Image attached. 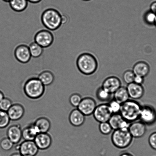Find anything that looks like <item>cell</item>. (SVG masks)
<instances>
[{
  "instance_id": "obj_19",
  "label": "cell",
  "mask_w": 156,
  "mask_h": 156,
  "mask_svg": "<svg viewBox=\"0 0 156 156\" xmlns=\"http://www.w3.org/2000/svg\"><path fill=\"white\" fill-rule=\"evenodd\" d=\"M40 132L33 122L22 128V139L24 140H34Z\"/></svg>"
},
{
  "instance_id": "obj_31",
  "label": "cell",
  "mask_w": 156,
  "mask_h": 156,
  "mask_svg": "<svg viewBox=\"0 0 156 156\" xmlns=\"http://www.w3.org/2000/svg\"><path fill=\"white\" fill-rule=\"evenodd\" d=\"M144 20L146 23L149 25H154L156 20V14L150 10L145 13Z\"/></svg>"
},
{
  "instance_id": "obj_17",
  "label": "cell",
  "mask_w": 156,
  "mask_h": 156,
  "mask_svg": "<svg viewBox=\"0 0 156 156\" xmlns=\"http://www.w3.org/2000/svg\"><path fill=\"white\" fill-rule=\"evenodd\" d=\"M7 113L11 121H16L22 119L25 113L23 105L18 103L13 104Z\"/></svg>"
},
{
  "instance_id": "obj_1",
  "label": "cell",
  "mask_w": 156,
  "mask_h": 156,
  "mask_svg": "<svg viewBox=\"0 0 156 156\" xmlns=\"http://www.w3.org/2000/svg\"><path fill=\"white\" fill-rule=\"evenodd\" d=\"M23 91L24 95L32 100H37L45 94V86L38 77L29 78L23 84Z\"/></svg>"
},
{
  "instance_id": "obj_15",
  "label": "cell",
  "mask_w": 156,
  "mask_h": 156,
  "mask_svg": "<svg viewBox=\"0 0 156 156\" xmlns=\"http://www.w3.org/2000/svg\"><path fill=\"white\" fill-rule=\"evenodd\" d=\"M128 129L133 138H140L146 134V125L140 120H137L130 123Z\"/></svg>"
},
{
  "instance_id": "obj_35",
  "label": "cell",
  "mask_w": 156,
  "mask_h": 156,
  "mask_svg": "<svg viewBox=\"0 0 156 156\" xmlns=\"http://www.w3.org/2000/svg\"><path fill=\"white\" fill-rule=\"evenodd\" d=\"M108 104L113 114L120 113L121 108V104L119 103L114 99L110 101Z\"/></svg>"
},
{
  "instance_id": "obj_6",
  "label": "cell",
  "mask_w": 156,
  "mask_h": 156,
  "mask_svg": "<svg viewBox=\"0 0 156 156\" xmlns=\"http://www.w3.org/2000/svg\"><path fill=\"white\" fill-rule=\"evenodd\" d=\"M54 41V37L50 30L42 29L35 34L34 41L42 48H47L52 45Z\"/></svg>"
},
{
  "instance_id": "obj_8",
  "label": "cell",
  "mask_w": 156,
  "mask_h": 156,
  "mask_svg": "<svg viewBox=\"0 0 156 156\" xmlns=\"http://www.w3.org/2000/svg\"><path fill=\"white\" fill-rule=\"evenodd\" d=\"M16 150L21 156H35L39 149L34 140H24L16 144Z\"/></svg>"
},
{
  "instance_id": "obj_22",
  "label": "cell",
  "mask_w": 156,
  "mask_h": 156,
  "mask_svg": "<svg viewBox=\"0 0 156 156\" xmlns=\"http://www.w3.org/2000/svg\"><path fill=\"white\" fill-rule=\"evenodd\" d=\"M113 98L121 105L129 100L130 98L126 87L122 86L113 94Z\"/></svg>"
},
{
  "instance_id": "obj_34",
  "label": "cell",
  "mask_w": 156,
  "mask_h": 156,
  "mask_svg": "<svg viewBox=\"0 0 156 156\" xmlns=\"http://www.w3.org/2000/svg\"><path fill=\"white\" fill-rule=\"evenodd\" d=\"M135 76V74H134L132 70H127L123 74V79L124 82L127 85L132 83L134 82Z\"/></svg>"
},
{
  "instance_id": "obj_33",
  "label": "cell",
  "mask_w": 156,
  "mask_h": 156,
  "mask_svg": "<svg viewBox=\"0 0 156 156\" xmlns=\"http://www.w3.org/2000/svg\"><path fill=\"white\" fill-rule=\"evenodd\" d=\"M13 104L10 99L5 96L0 101V110L7 112Z\"/></svg>"
},
{
  "instance_id": "obj_26",
  "label": "cell",
  "mask_w": 156,
  "mask_h": 156,
  "mask_svg": "<svg viewBox=\"0 0 156 156\" xmlns=\"http://www.w3.org/2000/svg\"><path fill=\"white\" fill-rule=\"evenodd\" d=\"M28 47L32 57L35 58H39L43 53L44 48L34 41L31 43Z\"/></svg>"
},
{
  "instance_id": "obj_18",
  "label": "cell",
  "mask_w": 156,
  "mask_h": 156,
  "mask_svg": "<svg viewBox=\"0 0 156 156\" xmlns=\"http://www.w3.org/2000/svg\"><path fill=\"white\" fill-rule=\"evenodd\" d=\"M85 116L77 108L72 110L69 115V121L72 126H82L85 123Z\"/></svg>"
},
{
  "instance_id": "obj_32",
  "label": "cell",
  "mask_w": 156,
  "mask_h": 156,
  "mask_svg": "<svg viewBox=\"0 0 156 156\" xmlns=\"http://www.w3.org/2000/svg\"><path fill=\"white\" fill-rule=\"evenodd\" d=\"M99 129L100 132L104 135H109L113 130L112 128L108 122L100 123Z\"/></svg>"
},
{
  "instance_id": "obj_10",
  "label": "cell",
  "mask_w": 156,
  "mask_h": 156,
  "mask_svg": "<svg viewBox=\"0 0 156 156\" xmlns=\"http://www.w3.org/2000/svg\"><path fill=\"white\" fill-rule=\"evenodd\" d=\"M139 120L146 125L153 124L156 120L155 110L149 105L142 106Z\"/></svg>"
},
{
  "instance_id": "obj_21",
  "label": "cell",
  "mask_w": 156,
  "mask_h": 156,
  "mask_svg": "<svg viewBox=\"0 0 156 156\" xmlns=\"http://www.w3.org/2000/svg\"><path fill=\"white\" fill-rule=\"evenodd\" d=\"M33 123L40 133H48L51 127V123L49 119L44 116L38 118Z\"/></svg>"
},
{
  "instance_id": "obj_24",
  "label": "cell",
  "mask_w": 156,
  "mask_h": 156,
  "mask_svg": "<svg viewBox=\"0 0 156 156\" xmlns=\"http://www.w3.org/2000/svg\"><path fill=\"white\" fill-rule=\"evenodd\" d=\"M28 2L27 0H11L9 4L12 10L17 12H21L27 9Z\"/></svg>"
},
{
  "instance_id": "obj_7",
  "label": "cell",
  "mask_w": 156,
  "mask_h": 156,
  "mask_svg": "<svg viewBox=\"0 0 156 156\" xmlns=\"http://www.w3.org/2000/svg\"><path fill=\"white\" fill-rule=\"evenodd\" d=\"M112 114L108 103H104L97 105L93 115L95 120L101 123L108 122Z\"/></svg>"
},
{
  "instance_id": "obj_36",
  "label": "cell",
  "mask_w": 156,
  "mask_h": 156,
  "mask_svg": "<svg viewBox=\"0 0 156 156\" xmlns=\"http://www.w3.org/2000/svg\"><path fill=\"white\" fill-rule=\"evenodd\" d=\"M149 143L151 147L156 151V132L153 133L150 136Z\"/></svg>"
},
{
  "instance_id": "obj_3",
  "label": "cell",
  "mask_w": 156,
  "mask_h": 156,
  "mask_svg": "<svg viewBox=\"0 0 156 156\" xmlns=\"http://www.w3.org/2000/svg\"><path fill=\"white\" fill-rule=\"evenodd\" d=\"M62 14L57 9L49 8L43 12L41 16V22L47 30L54 31L62 25Z\"/></svg>"
},
{
  "instance_id": "obj_42",
  "label": "cell",
  "mask_w": 156,
  "mask_h": 156,
  "mask_svg": "<svg viewBox=\"0 0 156 156\" xmlns=\"http://www.w3.org/2000/svg\"><path fill=\"white\" fill-rule=\"evenodd\" d=\"M10 156H21L19 153H15L12 154Z\"/></svg>"
},
{
  "instance_id": "obj_27",
  "label": "cell",
  "mask_w": 156,
  "mask_h": 156,
  "mask_svg": "<svg viewBox=\"0 0 156 156\" xmlns=\"http://www.w3.org/2000/svg\"><path fill=\"white\" fill-rule=\"evenodd\" d=\"M112 95L103 89L101 87L98 88L96 91V97L98 100L101 102H105L111 101Z\"/></svg>"
},
{
  "instance_id": "obj_9",
  "label": "cell",
  "mask_w": 156,
  "mask_h": 156,
  "mask_svg": "<svg viewBox=\"0 0 156 156\" xmlns=\"http://www.w3.org/2000/svg\"><path fill=\"white\" fill-rule=\"evenodd\" d=\"M14 55L18 62L23 64L28 63L31 58L28 45L25 44H20L15 49Z\"/></svg>"
},
{
  "instance_id": "obj_45",
  "label": "cell",
  "mask_w": 156,
  "mask_h": 156,
  "mask_svg": "<svg viewBox=\"0 0 156 156\" xmlns=\"http://www.w3.org/2000/svg\"><path fill=\"white\" fill-rule=\"evenodd\" d=\"M154 25H155V27H156V20L155 22V24H154Z\"/></svg>"
},
{
  "instance_id": "obj_44",
  "label": "cell",
  "mask_w": 156,
  "mask_h": 156,
  "mask_svg": "<svg viewBox=\"0 0 156 156\" xmlns=\"http://www.w3.org/2000/svg\"><path fill=\"white\" fill-rule=\"evenodd\" d=\"M82 1H91V0H82Z\"/></svg>"
},
{
  "instance_id": "obj_20",
  "label": "cell",
  "mask_w": 156,
  "mask_h": 156,
  "mask_svg": "<svg viewBox=\"0 0 156 156\" xmlns=\"http://www.w3.org/2000/svg\"><path fill=\"white\" fill-rule=\"evenodd\" d=\"M132 71L136 76L145 77L150 72V67L146 62L140 61L134 65Z\"/></svg>"
},
{
  "instance_id": "obj_37",
  "label": "cell",
  "mask_w": 156,
  "mask_h": 156,
  "mask_svg": "<svg viewBox=\"0 0 156 156\" xmlns=\"http://www.w3.org/2000/svg\"><path fill=\"white\" fill-rule=\"evenodd\" d=\"M144 81V78L141 76H136L134 78V82L139 85H143Z\"/></svg>"
},
{
  "instance_id": "obj_39",
  "label": "cell",
  "mask_w": 156,
  "mask_h": 156,
  "mask_svg": "<svg viewBox=\"0 0 156 156\" xmlns=\"http://www.w3.org/2000/svg\"><path fill=\"white\" fill-rule=\"evenodd\" d=\"M119 156H135L131 153L126 152L122 153Z\"/></svg>"
},
{
  "instance_id": "obj_16",
  "label": "cell",
  "mask_w": 156,
  "mask_h": 156,
  "mask_svg": "<svg viewBox=\"0 0 156 156\" xmlns=\"http://www.w3.org/2000/svg\"><path fill=\"white\" fill-rule=\"evenodd\" d=\"M126 87L129 98L132 100L140 99L144 95L145 89L142 85L132 82L128 84Z\"/></svg>"
},
{
  "instance_id": "obj_25",
  "label": "cell",
  "mask_w": 156,
  "mask_h": 156,
  "mask_svg": "<svg viewBox=\"0 0 156 156\" xmlns=\"http://www.w3.org/2000/svg\"><path fill=\"white\" fill-rule=\"evenodd\" d=\"M125 119L120 113L113 114L108 120V122L111 125L113 130L121 129Z\"/></svg>"
},
{
  "instance_id": "obj_23",
  "label": "cell",
  "mask_w": 156,
  "mask_h": 156,
  "mask_svg": "<svg viewBox=\"0 0 156 156\" xmlns=\"http://www.w3.org/2000/svg\"><path fill=\"white\" fill-rule=\"evenodd\" d=\"M37 77L45 87L51 85L55 80L54 74L49 70L42 71Z\"/></svg>"
},
{
  "instance_id": "obj_29",
  "label": "cell",
  "mask_w": 156,
  "mask_h": 156,
  "mask_svg": "<svg viewBox=\"0 0 156 156\" xmlns=\"http://www.w3.org/2000/svg\"><path fill=\"white\" fill-rule=\"evenodd\" d=\"M14 144L7 137H4L0 141V147L4 151H10Z\"/></svg>"
},
{
  "instance_id": "obj_13",
  "label": "cell",
  "mask_w": 156,
  "mask_h": 156,
  "mask_svg": "<svg viewBox=\"0 0 156 156\" xmlns=\"http://www.w3.org/2000/svg\"><path fill=\"white\" fill-rule=\"evenodd\" d=\"M34 141L40 150L48 149L53 144V138L48 133H41L35 137Z\"/></svg>"
},
{
  "instance_id": "obj_28",
  "label": "cell",
  "mask_w": 156,
  "mask_h": 156,
  "mask_svg": "<svg viewBox=\"0 0 156 156\" xmlns=\"http://www.w3.org/2000/svg\"><path fill=\"white\" fill-rule=\"evenodd\" d=\"M11 120L7 112L0 110V129L7 128Z\"/></svg>"
},
{
  "instance_id": "obj_14",
  "label": "cell",
  "mask_w": 156,
  "mask_h": 156,
  "mask_svg": "<svg viewBox=\"0 0 156 156\" xmlns=\"http://www.w3.org/2000/svg\"><path fill=\"white\" fill-rule=\"evenodd\" d=\"M122 86L121 81L118 77L111 76L104 80L101 87L108 92L113 94Z\"/></svg>"
},
{
  "instance_id": "obj_30",
  "label": "cell",
  "mask_w": 156,
  "mask_h": 156,
  "mask_svg": "<svg viewBox=\"0 0 156 156\" xmlns=\"http://www.w3.org/2000/svg\"><path fill=\"white\" fill-rule=\"evenodd\" d=\"M82 96L77 93H73L69 98V102L72 106L77 108L82 99Z\"/></svg>"
},
{
  "instance_id": "obj_40",
  "label": "cell",
  "mask_w": 156,
  "mask_h": 156,
  "mask_svg": "<svg viewBox=\"0 0 156 156\" xmlns=\"http://www.w3.org/2000/svg\"><path fill=\"white\" fill-rule=\"evenodd\" d=\"M29 2L32 3V4H37L40 2L42 0H27Z\"/></svg>"
},
{
  "instance_id": "obj_38",
  "label": "cell",
  "mask_w": 156,
  "mask_h": 156,
  "mask_svg": "<svg viewBox=\"0 0 156 156\" xmlns=\"http://www.w3.org/2000/svg\"><path fill=\"white\" fill-rule=\"evenodd\" d=\"M68 21V18L67 15H62V23L63 24H65L67 23Z\"/></svg>"
},
{
  "instance_id": "obj_2",
  "label": "cell",
  "mask_w": 156,
  "mask_h": 156,
  "mask_svg": "<svg viewBox=\"0 0 156 156\" xmlns=\"http://www.w3.org/2000/svg\"><path fill=\"white\" fill-rule=\"evenodd\" d=\"M76 66L82 74L89 76L94 74L98 67V62L95 56L91 53H82L78 57Z\"/></svg>"
},
{
  "instance_id": "obj_41",
  "label": "cell",
  "mask_w": 156,
  "mask_h": 156,
  "mask_svg": "<svg viewBox=\"0 0 156 156\" xmlns=\"http://www.w3.org/2000/svg\"><path fill=\"white\" fill-rule=\"evenodd\" d=\"M5 95L3 92L1 90H0V101L3 98L5 97Z\"/></svg>"
},
{
  "instance_id": "obj_43",
  "label": "cell",
  "mask_w": 156,
  "mask_h": 156,
  "mask_svg": "<svg viewBox=\"0 0 156 156\" xmlns=\"http://www.w3.org/2000/svg\"><path fill=\"white\" fill-rule=\"evenodd\" d=\"M2 1L4 2L9 3L11 0H2Z\"/></svg>"
},
{
  "instance_id": "obj_5",
  "label": "cell",
  "mask_w": 156,
  "mask_h": 156,
  "mask_svg": "<svg viewBox=\"0 0 156 156\" xmlns=\"http://www.w3.org/2000/svg\"><path fill=\"white\" fill-rule=\"evenodd\" d=\"M133 138L128 129L114 130L111 136V142L117 149H125L129 147Z\"/></svg>"
},
{
  "instance_id": "obj_12",
  "label": "cell",
  "mask_w": 156,
  "mask_h": 156,
  "mask_svg": "<svg viewBox=\"0 0 156 156\" xmlns=\"http://www.w3.org/2000/svg\"><path fill=\"white\" fill-rule=\"evenodd\" d=\"M7 137L13 144H18L22 139V128L18 124H13L9 127L6 132Z\"/></svg>"
},
{
  "instance_id": "obj_4",
  "label": "cell",
  "mask_w": 156,
  "mask_h": 156,
  "mask_svg": "<svg viewBox=\"0 0 156 156\" xmlns=\"http://www.w3.org/2000/svg\"><path fill=\"white\" fill-rule=\"evenodd\" d=\"M142 106L136 100L129 99L122 104L120 114L125 120L131 123L140 119Z\"/></svg>"
},
{
  "instance_id": "obj_11",
  "label": "cell",
  "mask_w": 156,
  "mask_h": 156,
  "mask_svg": "<svg viewBox=\"0 0 156 156\" xmlns=\"http://www.w3.org/2000/svg\"><path fill=\"white\" fill-rule=\"evenodd\" d=\"M97 105L94 98L86 97L82 99L77 108L85 116H89L93 114Z\"/></svg>"
}]
</instances>
